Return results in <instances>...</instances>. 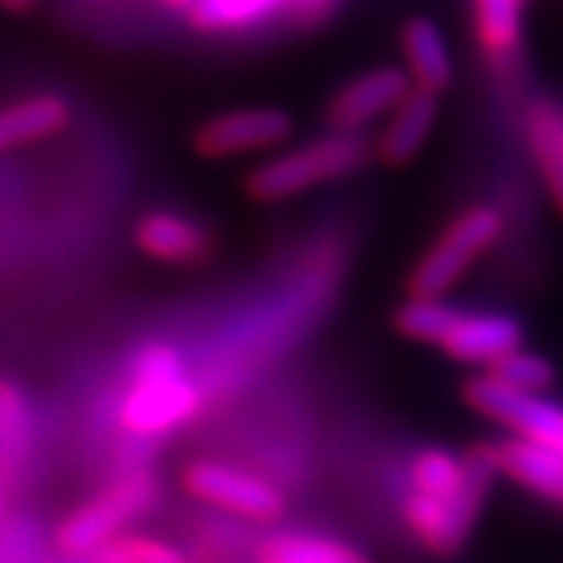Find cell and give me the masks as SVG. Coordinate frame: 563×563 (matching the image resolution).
Returning a JSON list of instances; mask_svg holds the SVG:
<instances>
[{"label":"cell","mask_w":563,"mask_h":563,"mask_svg":"<svg viewBox=\"0 0 563 563\" xmlns=\"http://www.w3.org/2000/svg\"><path fill=\"white\" fill-rule=\"evenodd\" d=\"M335 7H339V0H288L285 3V16L295 22V25H317Z\"/></svg>","instance_id":"24"},{"label":"cell","mask_w":563,"mask_h":563,"mask_svg":"<svg viewBox=\"0 0 563 563\" xmlns=\"http://www.w3.org/2000/svg\"><path fill=\"white\" fill-rule=\"evenodd\" d=\"M410 79L398 66H373L344 81L325 107V125L335 132H366L410 95Z\"/></svg>","instance_id":"8"},{"label":"cell","mask_w":563,"mask_h":563,"mask_svg":"<svg viewBox=\"0 0 563 563\" xmlns=\"http://www.w3.org/2000/svg\"><path fill=\"white\" fill-rule=\"evenodd\" d=\"M295 135V120L282 107H239L203 120L191 147L203 161H235L244 154L273 151Z\"/></svg>","instance_id":"5"},{"label":"cell","mask_w":563,"mask_h":563,"mask_svg":"<svg viewBox=\"0 0 563 563\" xmlns=\"http://www.w3.org/2000/svg\"><path fill=\"white\" fill-rule=\"evenodd\" d=\"M257 563H369L354 544L313 536V532H276L257 548Z\"/></svg>","instance_id":"19"},{"label":"cell","mask_w":563,"mask_h":563,"mask_svg":"<svg viewBox=\"0 0 563 563\" xmlns=\"http://www.w3.org/2000/svg\"><path fill=\"white\" fill-rule=\"evenodd\" d=\"M29 439V404L13 383L0 379V442L22 444Z\"/></svg>","instance_id":"23"},{"label":"cell","mask_w":563,"mask_h":563,"mask_svg":"<svg viewBox=\"0 0 563 563\" xmlns=\"http://www.w3.org/2000/svg\"><path fill=\"white\" fill-rule=\"evenodd\" d=\"M161 479L147 470L125 473L98 498L79 504L54 532L57 548L66 558H88L98 554L110 539H117L122 526L151 514L161 504Z\"/></svg>","instance_id":"4"},{"label":"cell","mask_w":563,"mask_h":563,"mask_svg":"<svg viewBox=\"0 0 563 563\" xmlns=\"http://www.w3.org/2000/svg\"><path fill=\"white\" fill-rule=\"evenodd\" d=\"M488 376H495L498 383L520 391V395H542L554 385V366L544 361L542 354H532V351L520 347V351L492 363Z\"/></svg>","instance_id":"21"},{"label":"cell","mask_w":563,"mask_h":563,"mask_svg":"<svg viewBox=\"0 0 563 563\" xmlns=\"http://www.w3.org/2000/svg\"><path fill=\"white\" fill-rule=\"evenodd\" d=\"M473 454L507 479L529 488L544 501L563 507V454L544 448L539 442H529L523 435H507L492 439L473 448Z\"/></svg>","instance_id":"9"},{"label":"cell","mask_w":563,"mask_h":563,"mask_svg":"<svg viewBox=\"0 0 563 563\" xmlns=\"http://www.w3.org/2000/svg\"><path fill=\"white\" fill-rule=\"evenodd\" d=\"M454 313L457 307L444 303V298H407V303H401L395 313V325L407 339L439 347Z\"/></svg>","instance_id":"20"},{"label":"cell","mask_w":563,"mask_h":563,"mask_svg":"<svg viewBox=\"0 0 563 563\" xmlns=\"http://www.w3.org/2000/svg\"><path fill=\"white\" fill-rule=\"evenodd\" d=\"M98 554L101 563H191L176 544L161 542L154 536H125V532L110 539Z\"/></svg>","instance_id":"22"},{"label":"cell","mask_w":563,"mask_h":563,"mask_svg":"<svg viewBox=\"0 0 563 563\" xmlns=\"http://www.w3.org/2000/svg\"><path fill=\"white\" fill-rule=\"evenodd\" d=\"M288 0H198L185 20L203 35H235L285 16Z\"/></svg>","instance_id":"18"},{"label":"cell","mask_w":563,"mask_h":563,"mask_svg":"<svg viewBox=\"0 0 563 563\" xmlns=\"http://www.w3.org/2000/svg\"><path fill=\"white\" fill-rule=\"evenodd\" d=\"M501 235L504 213L498 207L473 203V207L461 210L410 269L407 295L410 298H444L470 273L473 263L483 261L485 254L501 242Z\"/></svg>","instance_id":"3"},{"label":"cell","mask_w":563,"mask_h":563,"mask_svg":"<svg viewBox=\"0 0 563 563\" xmlns=\"http://www.w3.org/2000/svg\"><path fill=\"white\" fill-rule=\"evenodd\" d=\"M203 395L185 373L179 347L144 344L132 361V385L120 401V426L135 439H161L201 413Z\"/></svg>","instance_id":"1"},{"label":"cell","mask_w":563,"mask_h":563,"mask_svg":"<svg viewBox=\"0 0 563 563\" xmlns=\"http://www.w3.org/2000/svg\"><path fill=\"white\" fill-rule=\"evenodd\" d=\"M404 73L417 91L442 98L454 81V57L444 32L429 16H410L401 29Z\"/></svg>","instance_id":"14"},{"label":"cell","mask_w":563,"mask_h":563,"mask_svg":"<svg viewBox=\"0 0 563 563\" xmlns=\"http://www.w3.org/2000/svg\"><path fill=\"white\" fill-rule=\"evenodd\" d=\"M435 122H439V98L410 88V95L383 122L379 139L373 141V157L391 169L410 163L426 147Z\"/></svg>","instance_id":"13"},{"label":"cell","mask_w":563,"mask_h":563,"mask_svg":"<svg viewBox=\"0 0 563 563\" xmlns=\"http://www.w3.org/2000/svg\"><path fill=\"white\" fill-rule=\"evenodd\" d=\"M0 514H3V498H0Z\"/></svg>","instance_id":"27"},{"label":"cell","mask_w":563,"mask_h":563,"mask_svg":"<svg viewBox=\"0 0 563 563\" xmlns=\"http://www.w3.org/2000/svg\"><path fill=\"white\" fill-rule=\"evenodd\" d=\"M529 0H470V22L483 57L495 69H510L520 60L523 22Z\"/></svg>","instance_id":"16"},{"label":"cell","mask_w":563,"mask_h":563,"mask_svg":"<svg viewBox=\"0 0 563 563\" xmlns=\"http://www.w3.org/2000/svg\"><path fill=\"white\" fill-rule=\"evenodd\" d=\"M73 107L63 95H32L0 107V154L22 144L54 139L69 129Z\"/></svg>","instance_id":"17"},{"label":"cell","mask_w":563,"mask_h":563,"mask_svg":"<svg viewBox=\"0 0 563 563\" xmlns=\"http://www.w3.org/2000/svg\"><path fill=\"white\" fill-rule=\"evenodd\" d=\"M181 488L195 501L257 523H269L285 510V498L276 485L220 461L188 463L181 470Z\"/></svg>","instance_id":"6"},{"label":"cell","mask_w":563,"mask_h":563,"mask_svg":"<svg viewBox=\"0 0 563 563\" xmlns=\"http://www.w3.org/2000/svg\"><path fill=\"white\" fill-rule=\"evenodd\" d=\"M439 347L451 361L492 366L495 361L523 347V329L507 313H463L457 310Z\"/></svg>","instance_id":"12"},{"label":"cell","mask_w":563,"mask_h":563,"mask_svg":"<svg viewBox=\"0 0 563 563\" xmlns=\"http://www.w3.org/2000/svg\"><path fill=\"white\" fill-rule=\"evenodd\" d=\"M373 161V141L366 132H335L295 144L276 157L263 161L244 179V191L251 201L282 203L301 198L307 191L347 179L361 173Z\"/></svg>","instance_id":"2"},{"label":"cell","mask_w":563,"mask_h":563,"mask_svg":"<svg viewBox=\"0 0 563 563\" xmlns=\"http://www.w3.org/2000/svg\"><path fill=\"white\" fill-rule=\"evenodd\" d=\"M523 141L544 191L563 213V103L554 98L526 103Z\"/></svg>","instance_id":"15"},{"label":"cell","mask_w":563,"mask_h":563,"mask_svg":"<svg viewBox=\"0 0 563 563\" xmlns=\"http://www.w3.org/2000/svg\"><path fill=\"white\" fill-rule=\"evenodd\" d=\"M463 398L473 410L504 426L510 435H523L563 454V407L544 401L542 395H520L495 376H476L463 385Z\"/></svg>","instance_id":"7"},{"label":"cell","mask_w":563,"mask_h":563,"mask_svg":"<svg viewBox=\"0 0 563 563\" xmlns=\"http://www.w3.org/2000/svg\"><path fill=\"white\" fill-rule=\"evenodd\" d=\"M479 501H448V498H429L420 492H404L401 520L407 532L432 554H457L473 526L479 520Z\"/></svg>","instance_id":"10"},{"label":"cell","mask_w":563,"mask_h":563,"mask_svg":"<svg viewBox=\"0 0 563 563\" xmlns=\"http://www.w3.org/2000/svg\"><path fill=\"white\" fill-rule=\"evenodd\" d=\"M166 10H176V13H188L198 0H161Z\"/></svg>","instance_id":"26"},{"label":"cell","mask_w":563,"mask_h":563,"mask_svg":"<svg viewBox=\"0 0 563 563\" xmlns=\"http://www.w3.org/2000/svg\"><path fill=\"white\" fill-rule=\"evenodd\" d=\"M135 247L166 266H195L213 254V232L179 210H147L135 222Z\"/></svg>","instance_id":"11"},{"label":"cell","mask_w":563,"mask_h":563,"mask_svg":"<svg viewBox=\"0 0 563 563\" xmlns=\"http://www.w3.org/2000/svg\"><path fill=\"white\" fill-rule=\"evenodd\" d=\"M35 3H38V0H0V10L22 16V13H32V10H35Z\"/></svg>","instance_id":"25"}]
</instances>
